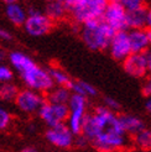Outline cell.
<instances>
[{
    "instance_id": "6da1fadb",
    "label": "cell",
    "mask_w": 151,
    "mask_h": 152,
    "mask_svg": "<svg viewBox=\"0 0 151 152\" xmlns=\"http://www.w3.org/2000/svg\"><path fill=\"white\" fill-rule=\"evenodd\" d=\"M82 135L89 143L99 151L122 150L128 143V135L120 123L119 116L107 106H98L90 114H87L83 121Z\"/></svg>"
},
{
    "instance_id": "7a4b0ae2",
    "label": "cell",
    "mask_w": 151,
    "mask_h": 152,
    "mask_svg": "<svg viewBox=\"0 0 151 152\" xmlns=\"http://www.w3.org/2000/svg\"><path fill=\"white\" fill-rule=\"evenodd\" d=\"M115 30L102 19L87 21L81 25V37L84 45L92 51H104L109 46Z\"/></svg>"
},
{
    "instance_id": "3957f363",
    "label": "cell",
    "mask_w": 151,
    "mask_h": 152,
    "mask_svg": "<svg viewBox=\"0 0 151 152\" xmlns=\"http://www.w3.org/2000/svg\"><path fill=\"white\" fill-rule=\"evenodd\" d=\"M67 105H68V118H67L66 123H67V126L70 127V130L74 134V136H77L82 132L83 121H84L86 115L88 114L87 98L79 94L72 93Z\"/></svg>"
},
{
    "instance_id": "277c9868",
    "label": "cell",
    "mask_w": 151,
    "mask_h": 152,
    "mask_svg": "<svg viewBox=\"0 0 151 152\" xmlns=\"http://www.w3.org/2000/svg\"><path fill=\"white\" fill-rule=\"evenodd\" d=\"M22 26H24L26 34H29L30 36L41 37L47 35L52 30L54 21L40 9L30 7L27 10V18Z\"/></svg>"
},
{
    "instance_id": "5b68a950",
    "label": "cell",
    "mask_w": 151,
    "mask_h": 152,
    "mask_svg": "<svg viewBox=\"0 0 151 152\" xmlns=\"http://www.w3.org/2000/svg\"><path fill=\"white\" fill-rule=\"evenodd\" d=\"M21 79L25 83V86L30 89H34L40 93H47L48 90L55 87L48 69L35 64L26 72L21 73Z\"/></svg>"
},
{
    "instance_id": "8992f818",
    "label": "cell",
    "mask_w": 151,
    "mask_h": 152,
    "mask_svg": "<svg viewBox=\"0 0 151 152\" xmlns=\"http://www.w3.org/2000/svg\"><path fill=\"white\" fill-rule=\"evenodd\" d=\"M108 0H84L79 6L71 10L70 14L76 24L82 25L87 21L102 19Z\"/></svg>"
},
{
    "instance_id": "52a82bcc",
    "label": "cell",
    "mask_w": 151,
    "mask_h": 152,
    "mask_svg": "<svg viewBox=\"0 0 151 152\" xmlns=\"http://www.w3.org/2000/svg\"><path fill=\"white\" fill-rule=\"evenodd\" d=\"M45 137L52 146L62 150H68L74 145V134L70 130L66 123L50 126Z\"/></svg>"
},
{
    "instance_id": "ba28073f",
    "label": "cell",
    "mask_w": 151,
    "mask_h": 152,
    "mask_svg": "<svg viewBox=\"0 0 151 152\" xmlns=\"http://www.w3.org/2000/svg\"><path fill=\"white\" fill-rule=\"evenodd\" d=\"M37 114L48 127L55 126L57 124L66 123L67 118H68V105L45 102Z\"/></svg>"
},
{
    "instance_id": "9c48e42d",
    "label": "cell",
    "mask_w": 151,
    "mask_h": 152,
    "mask_svg": "<svg viewBox=\"0 0 151 152\" xmlns=\"http://www.w3.org/2000/svg\"><path fill=\"white\" fill-rule=\"evenodd\" d=\"M14 102L20 111L25 114H35L39 111L42 104L46 102V99L43 98L42 93L26 88L24 90H19Z\"/></svg>"
},
{
    "instance_id": "30bf717a",
    "label": "cell",
    "mask_w": 151,
    "mask_h": 152,
    "mask_svg": "<svg viewBox=\"0 0 151 152\" xmlns=\"http://www.w3.org/2000/svg\"><path fill=\"white\" fill-rule=\"evenodd\" d=\"M122 62H123V69L125 71V73L133 78L136 79L145 78L149 73L146 52H131Z\"/></svg>"
},
{
    "instance_id": "8fae6325",
    "label": "cell",
    "mask_w": 151,
    "mask_h": 152,
    "mask_svg": "<svg viewBox=\"0 0 151 152\" xmlns=\"http://www.w3.org/2000/svg\"><path fill=\"white\" fill-rule=\"evenodd\" d=\"M102 20H104L115 31L128 30L126 28V10L118 0H110V1L107 3Z\"/></svg>"
},
{
    "instance_id": "7c38bea8",
    "label": "cell",
    "mask_w": 151,
    "mask_h": 152,
    "mask_svg": "<svg viewBox=\"0 0 151 152\" xmlns=\"http://www.w3.org/2000/svg\"><path fill=\"white\" fill-rule=\"evenodd\" d=\"M109 52L113 59L122 62V61L129 56L131 53V46L129 41V35H128L126 30H119L115 31V34L113 35L111 40L109 42Z\"/></svg>"
},
{
    "instance_id": "4fadbf2b",
    "label": "cell",
    "mask_w": 151,
    "mask_h": 152,
    "mask_svg": "<svg viewBox=\"0 0 151 152\" xmlns=\"http://www.w3.org/2000/svg\"><path fill=\"white\" fill-rule=\"evenodd\" d=\"M128 35H129L131 52H146L149 50V37L145 28H130Z\"/></svg>"
},
{
    "instance_id": "5bb4252c",
    "label": "cell",
    "mask_w": 151,
    "mask_h": 152,
    "mask_svg": "<svg viewBox=\"0 0 151 152\" xmlns=\"http://www.w3.org/2000/svg\"><path fill=\"white\" fill-rule=\"evenodd\" d=\"M5 14L9 21L15 26H22L27 18V10L19 1L6 4Z\"/></svg>"
},
{
    "instance_id": "9a60e30c",
    "label": "cell",
    "mask_w": 151,
    "mask_h": 152,
    "mask_svg": "<svg viewBox=\"0 0 151 152\" xmlns=\"http://www.w3.org/2000/svg\"><path fill=\"white\" fill-rule=\"evenodd\" d=\"M7 58H9V62L12 66V68L15 71H18L20 74L26 72L27 69H30V68L36 64L35 61L31 57H29L27 55H25V53H22L20 51H14L9 53Z\"/></svg>"
},
{
    "instance_id": "2e32d148",
    "label": "cell",
    "mask_w": 151,
    "mask_h": 152,
    "mask_svg": "<svg viewBox=\"0 0 151 152\" xmlns=\"http://www.w3.org/2000/svg\"><path fill=\"white\" fill-rule=\"evenodd\" d=\"M146 27V7L140 6L133 10H126V28Z\"/></svg>"
},
{
    "instance_id": "e0dca14e",
    "label": "cell",
    "mask_w": 151,
    "mask_h": 152,
    "mask_svg": "<svg viewBox=\"0 0 151 152\" xmlns=\"http://www.w3.org/2000/svg\"><path fill=\"white\" fill-rule=\"evenodd\" d=\"M43 12L52 21H59L68 14V10H67L62 0H52V1H47V5L45 7Z\"/></svg>"
},
{
    "instance_id": "ac0fdd59",
    "label": "cell",
    "mask_w": 151,
    "mask_h": 152,
    "mask_svg": "<svg viewBox=\"0 0 151 152\" xmlns=\"http://www.w3.org/2000/svg\"><path fill=\"white\" fill-rule=\"evenodd\" d=\"M119 119H120V123H122V126L124 129V131L126 132V135H134L139 130H141L142 127H145L142 120L136 115L125 114V115L119 116Z\"/></svg>"
},
{
    "instance_id": "d6986e66",
    "label": "cell",
    "mask_w": 151,
    "mask_h": 152,
    "mask_svg": "<svg viewBox=\"0 0 151 152\" xmlns=\"http://www.w3.org/2000/svg\"><path fill=\"white\" fill-rule=\"evenodd\" d=\"M47 102L50 103H56V104H67L71 98V89L67 87L57 86L56 88L52 87L47 92Z\"/></svg>"
},
{
    "instance_id": "ffe728a7",
    "label": "cell",
    "mask_w": 151,
    "mask_h": 152,
    "mask_svg": "<svg viewBox=\"0 0 151 152\" xmlns=\"http://www.w3.org/2000/svg\"><path fill=\"white\" fill-rule=\"evenodd\" d=\"M70 89L72 93L83 95L86 98H93L98 94V90L95 89V87H93L92 84H89L88 82L84 80H72Z\"/></svg>"
},
{
    "instance_id": "44dd1931",
    "label": "cell",
    "mask_w": 151,
    "mask_h": 152,
    "mask_svg": "<svg viewBox=\"0 0 151 152\" xmlns=\"http://www.w3.org/2000/svg\"><path fill=\"white\" fill-rule=\"evenodd\" d=\"M50 75L52 80H54V84L55 86H61V87H67L70 88L72 79L68 74H67L62 68H58V67H52L48 69Z\"/></svg>"
},
{
    "instance_id": "7402d4cb",
    "label": "cell",
    "mask_w": 151,
    "mask_h": 152,
    "mask_svg": "<svg viewBox=\"0 0 151 152\" xmlns=\"http://www.w3.org/2000/svg\"><path fill=\"white\" fill-rule=\"evenodd\" d=\"M134 143L140 150H149L151 143V130L146 127H142L136 134H134Z\"/></svg>"
},
{
    "instance_id": "603a6c76",
    "label": "cell",
    "mask_w": 151,
    "mask_h": 152,
    "mask_svg": "<svg viewBox=\"0 0 151 152\" xmlns=\"http://www.w3.org/2000/svg\"><path fill=\"white\" fill-rule=\"evenodd\" d=\"M18 87L10 82H4L0 86V99L4 102H12L18 95Z\"/></svg>"
},
{
    "instance_id": "cb8c5ba5",
    "label": "cell",
    "mask_w": 151,
    "mask_h": 152,
    "mask_svg": "<svg viewBox=\"0 0 151 152\" xmlns=\"http://www.w3.org/2000/svg\"><path fill=\"white\" fill-rule=\"evenodd\" d=\"M118 1L124 6L125 10H133L136 9V7L144 6L145 0H118Z\"/></svg>"
},
{
    "instance_id": "d4e9b609",
    "label": "cell",
    "mask_w": 151,
    "mask_h": 152,
    "mask_svg": "<svg viewBox=\"0 0 151 152\" xmlns=\"http://www.w3.org/2000/svg\"><path fill=\"white\" fill-rule=\"evenodd\" d=\"M11 123V115L10 113H7L5 109L0 106V130H4Z\"/></svg>"
},
{
    "instance_id": "484cf974",
    "label": "cell",
    "mask_w": 151,
    "mask_h": 152,
    "mask_svg": "<svg viewBox=\"0 0 151 152\" xmlns=\"http://www.w3.org/2000/svg\"><path fill=\"white\" fill-rule=\"evenodd\" d=\"M12 77H14L12 71L9 67H6L4 64H0V83L10 82L12 79Z\"/></svg>"
},
{
    "instance_id": "4316f807",
    "label": "cell",
    "mask_w": 151,
    "mask_h": 152,
    "mask_svg": "<svg viewBox=\"0 0 151 152\" xmlns=\"http://www.w3.org/2000/svg\"><path fill=\"white\" fill-rule=\"evenodd\" d=\"M104 106H107L108 109L113 110V111H117L120 109V104L118 103V100L113 99L110 96H105L104 98Z\"/></svg>"
},
{
    "instance_id": "83f0119b",
    "label": "cell",
    "mask_w": 151,
    "mask_h": 152,
    "mask_svg": "<svg viewBox=\"0 0 151 152\" xmlns=\"http://www.w3.org/2000/svg\"><path fill=\"white\" fill-rule=\"evenodd\" d=\"M77 136H78L77 139L74 137V145L77 146V147H79V148H84V147H87V146L89 145V141H88V139L84 135L79 134V135H77Z\"/></svg>"
},
{
    "instance_id": "f1b7e54d",
    "label": "cell",
    "mask_w": 151,
    "mask_h": 152,
    "mask_svg": "<svg viewBox=\"0 0 151 152\" xmlns=\"http://www.w3.org/2000/svg\"><path fill=\"white\" fill-rule=\"evenodd\" d=\"M62 1H63V4L66 5L67 10H68V12H70L71 10H73L77 6H79L84 0H62Z\"/></svg>"
},
{
    "instance_id": "f546056e",
    "label": "cell",
    "mask_w": 151,
    "mask_h": 152,
    "mask_svg": "<svg viewBox=\"0 0 151 152\" xmlns=\"http://www.w3.org/2000/svg\"><path fill=\"white\" fill-rule=\"evenodd\" d=\"M142 94H144L146 98L151 96V73L150 75L145 79L144 84H142Z\"/></svg>"
},
{
    "instance_id": "4dcf8cb0",
    "label": "cell",
    "mask_w": 151,
    "mask_h": 152,
    "mask_svg": "<svg viewBox=\"0 0 151 152\" xmlns=\"http://www.w3.org/2000/svg\"><path fill=\"white\" fill-rule=\"evenodd\" d=\"M0 40H4V41L11 40V34H10L9 31H6L5 28L0 27Z\"/></svg>"
},
{
    "instance_id": "1f68e13d",
    "label": "cell",
    "mask_w": 151,
    "mask_h": 152,
    "mask_svg": "<svg viewBox=\"0 0 151 152\" xmlns=\"http://www.w3.org/2000/svg\"><path fill=\"white\" fill-rule=\"evenodd\" d=\"M146 27L151 28V6L146 9Z\"/></svg>"
},
{
    "instance_id": "d6a6232c",
    "label": "cell",
    "mask_w": 151,
    "mask_h": 152,
    "mask_svg": "<svg viewBox=\"0 0 151 152\" xmlns=\"http://www.w3.org/2000/svg\"><path fill=\"white\" fill-rule=\"evenodd\" d=\"M145 109H146V111L151 115V96H147V100L145 103Z\"/></svg>"
},
{
    "instance_id": "836d02e7",
    "label": "cell",
    "mask_w": 151,
    "mask_h": 152,
    "mask_svg": "<svg viewBox=\"0 0 151 152\" xmlns=\"http://www.w3.org/2000/svg\"><path fill=\"white\" fill-rule=\"evenodd\" d=\"M146 57H147V71L151 73V52H146Z\"/></svg>"
},
{
    "instance_id": "e575fe53",
    "label": "cell",
    "mask_w": 151,
    "mask_h": 152,
    "mask_svg": "<svg viewBox=\"0 0 151 152\" xmlns=\"http://www.w3.org/2000/svg\"><path fill=\"white\" fill-rule=\"evenodd\" d=\"M6 57H7V55H6L5 50L0 47V63H1L3 61H5V58H6Z\"/></svg>"
},
{
    "instance_id": "d590c367",
    "label": "cell",
    "mask_w": 151,
    "mask_h": 152,
    "mask_svg": "<svg viewBox=\"0 0 151 152\" xmlns=\"http://www.w3.org/2000/svg\"><path fill=\"white\" fill-rule=\"evenodd\" d=\"M24 152H35V151H37L35 147H26V148H24L22 150Z\"/></svg>"
},
{
    "instance_id": "8d00e7d4",
    "label": "cell",
    "mask_w": 151,
    "mask_h": 152,
    "mask_svg": "<svg viewBox=\"0 0 151 152\" xmlns=\"http://www.w3.org/2000/svg\"><path fill=\"white\" fill-rule=\"evenodd\" d=\"M146 31H147V37H149V45L151 47V28H147Z\"/></svg>"
},
{
    "instance_id": "74e56055",
    "label": "cell",
    "mask_w": 151,
    "mask_h": 152,
    "mask_svg": "<svg viewBox=\"0 0 151 152\" xmlns=\"http://www.w3.org/2000/svg\"><path fill=\"white\" fill-rule=\"evenodd\" d=\"M4 1L6 4H9V3H15V1H20V0H4Z\"/></svg>"
},
{
    "instance_id": "f35d334b",
    "label": "cell",
    "mask_w": 151,
    "mask_h": 152,
    "mask_svg": "<svg viewBox=\"0 0 151 152\" xmlns=\"http://www.w3.org/2000/svg\"><path fill=\"white\" fill-rule=\"evenodd\" d=\"M149 150H150V151H151V143H150V146H149Z\"/></svg>"
},
{
    "instance_id": "ab89813d",
    "label": "cell",
    "mask_w": 151,
    "mask_h": 152,
    "mask_svg": "<svg viewBox=\"0 0 151 152\" xmlns=\"http://www.w3.org/2000/svg\"><path fill=\"white\" fill-rule=\"evenodd\" d=\"M45 1H52V0H45Z\"/></svg>"
},
{
    "instance_id": "60d3db41",
    "label": "cell",
    "mask_w": 151,
    "mask_h": 152,
    "mask_svg": "<svg viewBox=\"0 0 151 152\" xmlns=\"http://www.w3.org/2000/svg\"><path fill=\"white\" fill-rule=\"evenodd\" d=\"M108 1H110V0H108Z\"/></svg>"
},
{
    "instance_id": "b9f144b4",
    "label": "cell",
    "mask_w": 151,
    "mask_h": 152,
    "mask_svg": "<svg viewBox=\"0 0 151 152\" xmlns=\"http://www.w3.org/2000/svg\"><path fill=\"white\" fill-rule=\"evenodd\" d=\"M145 1H146V0H145Z\"/></svg>"
}]
</instances>
